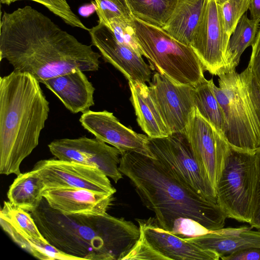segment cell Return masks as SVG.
Returning a JSON list of instances; mask_svg holds the SVG:
<instances>
[{"mask_svg":"<svg viewBox=\"0 0 260 260\" xmlns=\"http://www.w3.org/2000/svg\"><path fill=\"white\" fill-rule=\"evenodd\" d=\"M148 145L154 158L182 183L207 200L217 203L216 192L203 175L184 133L162 138L148 137Z\"/></svg>","mask_w":260,"mask_h":260,"instance_id":"ba28073f","label":"cell"},{"mask_svg":"<svg viewBox=\"0 0 260 260\" xmlns=\"http://www.w3.org/2000/svg\"><path fill=\"white\" fill-rule=\"evenodd\" d=\"M149 83L151 96L170 134L184 133L194 108V87L176 84L158 72Z\"/></svg>","mask_w":260,"mask_h":260,"instance_id":"4fadbf2b","label":"cell"},{"mask_svg":"<svg viewBox=\"0 0 260 260\" xmlns=\"http://www.w3.org/2000/svg\"><path fill=\"white\" fill-rule=\"evenodd\" d=\"M224 31L230 38L239 20L248 10L250 0H216Z\"/></svg>","mask_w":260,"mask_h":260,"instance_id":"83f0119b","label":"cell"},{"mask_svg":"<svg viewBox=\"0 0 260 260\" xmlns=\"http://www.w3.org/2000/svg\"><path fill=\"white\" fill-rule=\"evenodd\" d=\"M255 177L254 184L251 218L249 224L260 230V147L255 152Z\"/></svg>","mask_w":260,"mask_h":260,"instance_id":"836d02e7","label":"cell"},{"mask_svg":"<svg viewBox=\"0 0 260 260\" xmlns=\"http://www.w3.org/2000/svg\"><path fill=\"white\" fill-rule=\"evenodd\" d=\"M134 18L162 28L172 14L178 0H126Z\"/></svg>","mask_w":260,"mask_h":260,"instance_id":"cb8c5ba5","label":"cell"},{"mask_svg":"<svg viewBox=\"0 0 260 260\" xmlns=\"http://www.w3.org/2000/svg\"><path fill=\"white\" fill-rule=\"evenodd\" d=\"M42 195L52 208L64 214H103L114 200L113 194L79 188H46Z\"/></svg>","mask_w":260,"mask_h":260,"instance_id":"e0dca14e","label":"cell"},{"mask_svg":"<svg viewBox=\"0 0 260 260\" xmlns=\"http://www.w3.org/2000/svg\"><path fill=\"white\" fill-rule=\"evenodd\" d=\"M253 227L243 226L210 231L208 233L185 239L200 247L216 252L220 258L241 250L260 248V230L253 231Z\"/></svg>","mask_w":260,"mask_h":260,"instance_id":"d6986e66","label":"cell"},{"mask_svg":"<svg viewBox=\"0 0 260 260\" xmlns=\"http://www.w3.org/2000/svg\"><path fill=\"white\" fill-rule=\"evenodd\" d=\"M255 171V152L229 145L216 187L217 203L227 217L250 222Z\"/></svg>","mask_w":260,"mask_h":260,"instance_id":"52a82bcc","label":"cell"},{"mask_svg":"<svg viewBox=\"0 0 260 260\" xmlns=\"http://www.w3.org/2000/svg\"><path fill=\"white\" fill-rule=\"evenodd\" d=\"M251 19L260 23V0H250L249 8Z\"/></svg>","mask_w":260,"mask_h":260,"instance_id":"8d00e7d4","label":"cell"},{"mask_svg":"<svg viewBox=\"0 0 260 260\" xmlns=\"http://www.w3.org/2000/svg\"><path fill=\"white\" fill-rule=\"evenodd\" d=\"M79 121L95 138L118 149L121 155L133 151L154 158L148 145V137L124 126L113 113L89 110L82 113Z\"/></svg>","mask_w":260,"mask_h":260,"instance_id":"9a60e30c","label":"cell"},{"mask_svg":"<svg viewBox=\"0 0 260 260\" xmlns=\"http://www.w3.org/2000/svg\"><path fill=\"white\" fill-rule=\"evenodd\" d=\"M0 224L9 225L26 236L48 242L39 230L30 213L5 201L0 211Z\"/></svg>","mask_w":260,"mask_h":260,"instance_id":"4316f807","label":"cell"},{"mask_svg":"<svg viewBox=\"0 0 260 260\" xmlns=\"http://www.w3.org/2000/svg\"><path fill=\"white\" fill-rule=\"evenodd\" d=\"M146 241L168 259L218 260L215 251L203 249L160 227L155 217L136 219Z\"/></svg>","mask_w":260,"mask_h":260,"instance_id":"2e32d148","label":"cell"},{"mask_svg":"<svg viewBox=\"0 0 260 260\" xmlns=\"http://www.w3.org/2000/svg\"><path fill=\"white\" fill-rule=\"evenodd\" d=\"M252 50L248 64L251 76L260 91V27L252 45Z\"/></svg>","mask_w":260,"mask_h":260,"instance_id":"e575fe53","label":"cell"},{"mask_svg":"<svg viewBox=\"0 0 260 260\" xmlns=\"http://www.w3.org/2000/svg\"><path fill=\"white\" fill-rule=\"evenodd\" d=\"M133 25L143 55L159 73L173 82L196 87L206 79L204 68L190 46L170 36L162 28L133 17Z\"/></svg>","mask_w":260,"mask_h":260,"instance_id":"8992f818","label":"cell"},{"mask_svg":"<svg viewBox=\"0 0 260 260\" xmlns=\"http://www.w3.org/2000/svg\"><path fill=\"white\" fill-rule=\"evenodd\" d=\"M108 26L112 30L118 42L130 47L140 55H143L135 33L133 19L116 18L110 22Z\"/></svg>","mask_w":260,"mask_h":260,"instance_id":"f546056e","label":"cell"},{"mask_svg":"<svg viewBox=\"0 0 260 260\" xmlns=\"http://www.w3.org/2000/svg\"><path fill=\"white\" fill-rule=\"evenodd\" d=\"M229 39L216 0H205L190 45L204 70L215 76L226 71L225 53Z\"/></svg>","mask_w":260,"mask_h":260,"instance_id":"30bf717a","label":"cell"},{"mask_svg":"<svg viewBox=\"0 0 260 260\" xmlns=\"http://www.w3.org/2000/svg\"><path fill=\"white\" fill-rule=\"evenodd\" d=\"M118 169L130 180L159 225L171 231L180 217L196 220L209 231L224 228L226 215L216 202L186 186L162 163L133 151L121 155Z\"/></svg>","mask_w":260,"mask_h":260,"instance_id":"7a4b0ae2","label":"cell"},{"mask_svg":"<svg viewBox=\"0 0 260 260\" xmlns=\"http://www.w3.org/2000/svg\"><path fill=\"white\" fill-rule=\"evenodd\" d=\"M184 134L203 175L216 192L229 144L223 135L204 118L195 106Z\"/></svg>","mask_w":260,"mask_h":260,"instance_id":"9c48e42d","label":"cell"},{"mask_svg":"<svg viewBox=\"0 0 260 260\" xmlns=\"http://www.w3.org/2000/svg\"><path fill=\"white\" fill-rule=\"evenodd\" d=\"M1 225L14 242L37 258L43 260H80L77 257L59 250L48 242L26 236L7 224H1Z\"/></svg>","mask_w":260,"mask_h":260,"instance_id":"d4e9b609","label":"cell"},{"mask_svg":"<svg viewBox=\"0 0 260 260\" xmlns=\"http://www.w3.org/2000/svg\"><path fill=\"white\" fill-rule=\"evenodd\" d=\"M99 22L107 25L116 18L132 20L133 17L110 0H94Z\"/></svg>","mask_w":260,"mask_h":260,"instance_id":"4dcf8cb0","label":"cell"},{"mask_svg":"<svg viewBox=\"0 0 260 260\" xmlns=\"http://www.w3.org/2000/svg\"><path fill=\"white\" fill-rule=\"evenodd\" d=\"M130 100L142 130L151 138L171 135L149 92L146 83L128 81Z\"/></svg>","mask_w":260,"mask_h":260,"instance_id":"ffe728a7","label":"cell"},{"mask_svg":"<svg viewBox=\"0 0 260 260\" xmlns=\"http://www.w3.org/2000/svg\"><path fill=\"white\" fill-rule=\"evenodd\" d=\"M259 24L249 19L246 12L241 17L228 44L225 72L236 70L243 52L248 47L253 45L259 28Z\"/></svg>","mask_w":260,"mask_h":260,"instance_id":"603a6c76","label":"cell"},{"mask_svg":"<svg viewBox=\"0 0 260 260\" xmlns=\"http://www.w3.org/2000/svg\"><path fill=\"white\" fill-rule=\"evenodd\" d=\"M44 182L33 170L17 175L7 192L9 201L15 206L32 212L40 206L43 199Z\"/></svg>","mask_w":260,"mask_h":260,"instance_id":"7402d4cb","label":"cell"},{"mask_svg":"<svg viewBox=\"0 0 260 260\" xmlns=\"http://www.w3.org/2000/svg\"><path fill=\"white\" fill-rule=\"evenodd\" d=\"M92 45L104 60L120 71L128 81L149 82L151 67L142 55L116 39L112 30L103 23L89 29Z\"/></svg>","mask_w":260,"mask_h":260,"instance_id":"5bb4252c","label":"cell"},{"mask_svg":"<svg viewBox=\"0 0 260 260\" xmlns=\"http://www.w3.org/2000/svg\"><path fill=\"white\" fill-rule=\"evenodd\" d=\"M42 83L72 113H83L94 105L95 88L79 69L46 80Z\"/></svg>","mask_w":260,"mask_h":260,"instance_id":"ac0fdd59","label":"cell"},{"mask_svg":"<svg viewBox=\"0 0 260 260\" xmlns=\"http://www.w3.org/2000/svg\"><path fill=\"white\" fill-rule=\"evenodd\" d=\"M220 258L223 260H260V248L253 247L241 250Z\"/></svg>","mask_w":260,"mask_h":260,"instance_id":"d590c367","label":"cell"},{"mask_svg":"<svg viewBox=\"0 0 260 260\" xmlns=\"http://www.w3.org/2000/svg\"><path fill=\"white\" fill-rule=\"evenodd\" d=\"M118 5L124 11L131 14V12L126 0H110Z\"/></svg>","mask_w":260,"mask_h":260,"instance_id":"74e56055","label":"cell"},{"mask_svg":"<svg viewBox=\"0 0 260 260\" xmlns=\"http://www.w3.org/2000/svg\"><path fill=\"white\" fill-rule=\"evenodd\" d=\"M212 81L205 79L194 87V104L201 115L223 135L224 116L213 91Z\"/></svg>","mask_w":260,"mask_h":260,"instance_id":"484cf974","label":"cell"},{"mask_svg":"<svg viewBox=\"0 0 260 260\" xmlns=\"http://www.w3.org/2000/svg\"><path fill=\"white\" fill-rule=\"evenodd\" d=\"M204 1L178 0L172 14L162 28L178 41L190 46Z\"/></svg>","mask_w":260,"mask_h":260,"instance_id":"44dd1931","label":"cell"},{"mask_svg":"<svg viewBox=\"0 0 260 260\" xmlns=\"http://www.w3.org/2000/svg\"><path fill=\"white\" fill-rule=\"evenodd\" d=\"M48 146L57 159L95 167L115 183L122 178L118 169L120 152L95 137L57 139Z\"/></svg>","mask_w":260,"mask_h":260,"instance_id":"7c38bea8","label":"cell"},{"mask_svg":"<svg viewBox=\"0 0 260 260\" xmlns=\"http://www.w3.org/2000/svg\"><path fill=\"white\" fill-rule=\"evenodd\" d=\"M21 0H0L1 3L10 5L16 1ZM42 5L50 11L59 17L66 24L72 27L86 30H89L75 14L66 0H28Z\"/></svg>","mask_w":260,"mask_h":260,"instance_id":"f1b7e54d","label":"cell"},{"mask_svg":"<svg viewBox=\"0 0 260 260\" xmlns=\"http://www.w3.org/2000/svg\"><path fill=\"white\" fill-rule=\"evenodd\" d=\"M30 214L50 244L80 260H123L140 236L139 226L123 218L64 214L44 198Z\"/></svg>","mask_w":260,"mask_h":260,"instance_id":"3957f363","label":"cell"},{"mask_svg":"<svg viewBox=\"0 0 260 260\" xmlns=\"http://www.w3.org/2000/svg\"><path fill=\"white\" fill-rule=\"evenodd\" d=\"M125 259L169 260L148 243L141 230L139 239L123 258Z\"/></svg>","mask_w":260,"mask_h":260,"instance_id":"1f68e13d","label":"cell"},{"mask_svg":"<svg viewBox=\"0 0 260 260\" xmlns=\"http://www.w3.org/2000/svg\"><path fill=\"white\" fill-rule=\"evenodd\" d=\"M218 85L211 86L224 116L223 136L231 146L255 152L260 147V91L248 66L218 75Z\"/></svg>","mask_w":260,"mask_h":260,"instance_id":"5b68a950","label":"cell"},{"mask_svg":"<svg viewBox=\"0 0 260 260\" xmlns=\"http://www.w3.org/2000/svg\"><path fill=\"white\" fill-rule=\"evenodd\" d=\"M101 55L30 6L8 13L0 23V59L40 83L79 69L99 70Z\"/></svg>","mask_w":260,"mask_h":260,"instance_id":"6da1fadb","label":"cell"},{"mask_svg":"<svg viewBox=\"0 0 260 260\" xmlns=\"http://www.w3.org/2000/svg\"><path fill=\"white\" fill-rule=\"evenodd\" d=\"M210 231L194 220L180 217L176 219L170 232L182 238H193Z\"/></svg>","mask_w":260,"mask_h":260,"instance_id":"d6a6232c","label":"cell"},{"mask_svg":"<svg viewBox=\"0 0 260 260\" xmlns=\"http://www.w3.org/2000/svg\"><path fill=\"white\" fill-rule=\"evenodd\" d=\"M40 82L13 71L0 79V173H21L22 161L37 147L49 113Z\"/></svg>","mask_w":260,"mask_h":260,"instance_id":"277c9868","label":"cell"},{"mask_svg":"<svg viewBox=\"0 0 260 260\" xmlns=\"http://www.w3.org/2000/svg\"><path fill=\"white\" fill-rule=\"evenodd\" d=\"M32 170L42 179L45 189L79 188L110 194L116 191L108 177L94 167L51 158L38 161Z\"/></svg>","mask_w":260,"mask_h":260,"instance_id":"8fae6325","label":"cell"}]
</instances>
